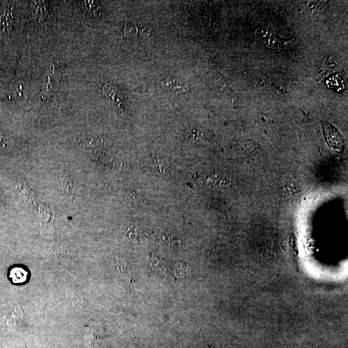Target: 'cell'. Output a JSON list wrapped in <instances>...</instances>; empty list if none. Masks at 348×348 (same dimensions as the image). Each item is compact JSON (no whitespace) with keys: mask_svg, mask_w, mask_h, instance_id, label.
<instances>
[{"mask_svg":"<svg viewBox=\"0 0 348 348\" xmlns=\"http://www.w3.org/2000/svg\"><path fill=\"white\" fill-rule=\"evenodd\" d=\"M62 71L58 64L48 65L43 78L42 84V95L48 97L53 95L58 88L60 83Z\"/></svg>","mask_w":348,"mask_h":348,"instance_id":"1","label":"cell"},{"mask_svg":"<svg viewBox=\"0 0 348 348\" xmlns=\"http://www.w3.org/2000/svg\"><path fill=\"white\" fill-rule=\"evenodd\" d=\"M103 94L113 109L119 114H125V98L118 87L109 81H105L102 86Z\"/></svg>","mask_w":348,"mask_h":348,"instance_id":"2","label":"cell"},{"mask_svg":"<svg viewBox=\"0 0 348 348\" xmlns=\"http://www.w3.org/2000/svg\"><path fill=\"white\" fill-rule=\"evenodd\" d=\"M29 90V82L27 78L24 76H18L9 88V97L14 101H23L27 99Z\"/></svg>","mask_w":348,"mask_h":348,"instance_id":"3","label":"cell"},{"mask_svg":"<svg viewBox=\"0 0 348 348\" xmlns=\"http://www.w3.org/2000/svg\"><path fill=\"white\" fill-rule=\"evenodd\" d=\"M32 18L36 24L41 25L48 15V4L46 1L30 2Z\"/></svg>","mask_w":348,"mask_h":348,"instance_id":"4","label":"cell"},{"mask_svg":"<svg viewBox=\"0 0 348 348\" xmlns=\"http://www.w3.org/2000/svg\"><path fill=\"white\" fill-rule=\"evenodd\" d=\"M13 9L8 6L0 8V32L7 35L11 34L14 22Z\"/></svg>","mask_w":348,"mask_h":348,"instance_id":"5","label":"cell"},{"mask_svg":"<svg viewBox=\"0 0 348 348\" xmlns=\"http://www.w3.org/2000/svg\"><path fill=\"white\" fill-rule=\"evenodd\" d=\"M258 38L264 45L269 48H275L280 44L279 38L270 30L262 29L258 30Z\"/></svg>","mask_w":348,"mask_h":348,"instance_id":"6","label":"cell"},{"mask_svg":"<svg viewBox=\"0 0 348 348\" xmlns=\"http://www.w3.org/2000/svg\"><path fill=\"white\" fill-rule=\"evenodd\" d=\"M81 6L86 16L95 17L99 15L101 11V5L96 1H83L81 2Z\"/></svg>","mask_w":348,"mask_h":348,"instance_id":"7","label":"cell"},{"mask_svg":"<svg viewBox=\"0 0 348 348\" xmlns=\"http://www.w3.org/2000/svg\"><path fill=\"white\" fill-rule=\"evenodd\" d=\"M28 273L22 268H15L12 269L10 278L14 283L20 284L27 281Z\"/></svg>","mask_w":348,"mask_h":348,"instance_id":"8","label":"cell"},{"mask_svg":"<svg viewBox=\"0 0 348 348\" xmlns=\"http://www.w3.org/2000/svg\"><path fill=\"white\" fill-rule=\"evenodd\" d=\"M299 185L293 178H288L285 180L283 184L284 194L289 197L295 196L299 193Z\"/></svg>","mask_w":348,"mask_h":348,"instance_id":"9","label":"cell"},{"mask_svg":"<svg viewBox=\"0 0 348 348\" xmlns=\"http://www.w3.org/2000/svg\"><path fill=\"white\" fill-rule=\"evenodd\" d=\"M125 198L128 203L133 205H141L144 203L143 198L134 191H127L125 193Z\"/></svg>","mask_w":348,"mask_h":348,"instance_id":"10","label":"cell"},{"mask_svg":"<svg viewBox=\"0 0 348 348\" xmlns=\"http://www.w3.org/2000/svg\"><path fill=\"white\" fill-rule=\"evenodd\" d=\"M162 86H165V87L169 88L170 89L179 91H185L186 86L184 85H182L178 82H177L175 79H167L166 80L163 81L162 83Z\"/></svg>","mask_w":348,"mask_h":348,"instance_id":"11","label":"cell"},{"mask_svg":"<svg viewBox=\"0 0 348 348\" xmlns=\"http://www.w3.org/2000/svg\"><path fill=\"white\" fill-rule=\"evenodd\" d=\"M139 30V27L132 25V23H125L123 27V34L127 37L133 36L137 34V31Z\"/></svg>","mask_w":348,"mask_h":348,"instance_id":"12","label":"cell"},{"mask_svg":"<svg viewBox=\"0 0 348 348\" xmlns=\"http://www.w3.org/2000/svg\"><path fill=\"white\" fill-rule=\"evenodd\" d=\"M13 141L8 137L0 135V151H8L13 146Z\"/></svg>","mask_w":348,"mask_h":348,"instance_id":"13","label":"cell"}]
</instances>
